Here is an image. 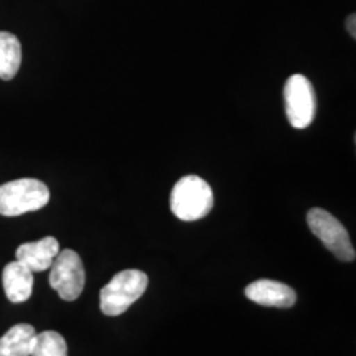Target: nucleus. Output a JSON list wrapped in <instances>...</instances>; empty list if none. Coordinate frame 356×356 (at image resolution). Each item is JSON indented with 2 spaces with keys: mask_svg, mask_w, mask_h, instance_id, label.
I'll list each match as a JSON object with an SVG mask.
<instances>
[{
  "mask_svg": "<svg viewBox=\"0 0 356 356\" xmlns=\"http://www.w3.org/2000/svg\"><path fill=\"white\" fill-rule=\"evenodd\" d=\"M213 204H215V197L211 186L198 175H186L173 186L170 208L178 220H202L213 210Z\"/></svg>",
  "mask_w": 356,
  "mask_h": 356,
  "instance_id": "nucleus-1",
  "label": "nucleus"
},
{
  "mask_svg": "<svg viewBox=\"0 0 356 356\" xmlns=\"http://www.w3.org/2000/svg\"><path fill=\"white\" fill-rule=\"evenodd\" d=\"M149 277L139 269H127L115 274L108 286L101 289V310L108 317L122 315L134 302L144 296Z\"/></svg>",
  "mask_w": 356,
  "mask_h": 356,
  "instance_id": "nucleus-2",
  "label": "nucleus"
},
{
  "mask_svg": "<svg viewBox=\"0 0 356 356\" xmlns=\"http://www.w3.org/2000/svg\"><path fill=\"white\" fill-rule=\"evenodd\" d=\"M50 202V190L37 178H20L0 185V215L20 216L38 211Z\"/></svg>",
  "mask_w": 356,
  "mask_h": 356,
  "instance_id": "nucleus-3",
  "label": "nucleus"
},
{
  "mask_svg": "<svg viewBox=\"0 0 356 356\" xmlns=\"http://www.w3.org/2000/svg\"><path fill=\"white\" fill-rule=\"evenodd\" d=\"M307 222L312 233L317 236L333 256L345 262L355 261L356 252L348 231L335 216L322 208H314L307 213Z\"/></svg>",
  "mask_w": 356,
  "mask_h": 356,
  "instance_id": "nucleus-4",
  "label": "nucleus"
},
{
  "mask_svg": "<svg viewBox=\"0 0 356 356\" xmlns=\"http://www.w3.org/2000/svg\"><path fill=\"white\" fill-rule=\"evenodd\" d=\"M50 269L51 289H55L58 296L66 302L76 300L86 284V273H84L83 261L78 252L71 249L60 251Z\"/></svg>",
  "mask_w": 356,
  "mask_h": 356,
  "instance_id": "nucleus-5",
  "label": "nucleus"
},
{
  "mask_svg": "<svg viewBox=\"0 0 356 356\" xmlns=\"http://www.w3.org/2000/svg\"><path fill=\"white\" fill-rule=\"evenodd\" d=\"M286 97V113L292 127L305 129L314 122L317 111V97L310 79L304 74H293L287 79L284 88Z\"/></svg>",
  "mask_w": 356,
  "mask_h": 356,
  "instance_id": "nucleus-6",
  "label": "nucleus"
},
{
  "mask_svg": "<svg viewBox=\"0 0 356 356\" xmlns=\"http://www.w3.org/2000/svg\"><path fill=\"white\" fill-rule=\"evenodd\" d=\"M246 297L249 300L264 307H277V309H291L297 302V293L292 287L277 280L261 279L249 284L246 287Z\"/></svg>",
  "mask_w": 356,
  "mask_h": 356,
  "instance_id": "nucleus-7",
  "label": "nucleus"
},
{
  "mask_svg": "<svg viewBox=\"0 0 356 356\" xmlns=\"http://www.w3.org/2000/svg\"><path fill=\"white\" fill-rule=\"evenodd\" d=\"M60 252V244L53 236L40 239L35 243H25L17 248V261L29 267L32 273H43L50 269L53 261Z\"/></svg>",
  "mask_w": 356,
  "mask_h": 356,
  "instance_id": "nucleus-8",
  "label": "nucleus"
},
{
  "mask_svg": "<svg viewBox=\"0 0 356 356\" xmlns=\"http://www.w3.org/2000/svg\"><path fill=\"white\" fill-rule=\"evenodd\" d=\"M2 284L7 299L12 304H22L29 300L33 291V273L19 261L8 262L3 267Z\"/></svg>",
  "mask_w": 356,
  "mask_h": 356,
  "instance_id": "nucleus-9",
  "label": "nucleus"
},
{
  "mask_svg": "<svg viewBox=\"0 0 356 356\" xmlns=\"http://www.w3.org/2000/svg\"><path fill=\"white\" fill-rule=\"evenodd\" d=\"M37 332L32 325L19 323L0 338V356H30Z\"/></svg>",
  "mask_w": 356,
  "mask_h": 356,
  "instance_id": "nucleus-10",
  "label": "nucleus"
},
{
  "mask_svg": "<svg viewBox=\"0 0 356 356\" xmlns=\"http://www.w3.org/2000/svg\"><path fill=\"white\" fill-rule=\"evenodd\" d=\"M22 65L20 40L10 32H0V79L10 81Z\"/></svg>",
  "mask_w": 356,
  "mask_h": 356,
  "instance_id": "nucleus-11",
  "label": "nucleus"
},
{
  "mask_svg": "<svg viewBox=\"0 0 356 356\" xmlns=\"http://www.w3.org/2000/svg\"><path fill=\"white\" fill-rule=\"evenodd\" d=\"M30 356H68V346L58 332L37 333Z\"/></svg>",
  "mask_w": 356,
  "mask_h": 356,
  "instance_id": "nucleus-12",
  "label": "nucleus"
},
{
  "mask_svg": "<svg viewBox=\"0 0 356 356\" xmlns=\"http://www.w3.org/2000/svg\"><path fill=\"white\" fill-rule=\"evenodd\" d=\"M355 20H356V15L355 13H351V15L346 19V30H348L351 37H356V29H355Z\"/></svg>",
  "mask_w": 356,
  "mask_h": 356,
  "instance_id": "nucleus-13",
  "label": "nucleus"
}]
</instances>
